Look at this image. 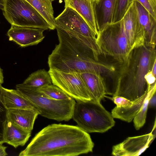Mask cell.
Returning a JSON list of instances; mask_svg holds the SVG:
<instances>
[{
	"mask_svg": "<svg viewBox=\"0 0 156 156\" xmlns=\"http://www.w3.org/2000/svg\"><path fill=\"white\" fill-rule=\"evenodd\" d=\"M90 135L77 126L52 124L36 134L19 156H76L92 152Z\"/></svg>",
	"mask_w": 156,
	"mask_h": 156,
	"instance_id": "7a4b0ae2",
	"label": "cell"
},
{
	"mask_svg": "<svg viewBox=\"0 0 156 156\" xmlns=\"http://www.w3.org/2000/svg\"><path fill=\"white\" fill-rule=\"evenodd\" d=\"M4 82V76L2 69L0 67V84H1Z\"/></svg>",
	"mask_w": 156,
	"mask_h": 156,
	"instance_id": "d6a6232c",
	"label": "cell"
},
{
	"mask_svg": "<svg viewBox=\"0 0 156 156\" xmlns=\"http://www.w3.org/2000/svg\"><path fill=\"white\" fill-rule=\"evenodd\" d=\"M16 89L39 111V115L58 121L72 119L76 101L73 98L58 100L50 98L38 91L36 88L17 84Z\"/></svg>",
	"mask_w": 156,
	"mask_h": 156,
	"instance_id": "5b68a950",
	"label": "cell"
},
{
	"mask_svg": "<svg viewBox=\"0 0 156 156\" xmlns=\"http://www.w3.org/2000/svg\"><path fill=\"white\" fill-rule=\"evenodd\" d=\"M139 21L144 32L145 44L155 48L156 39V20L139 2H133Z\"/></svg>",
	"mask_w": 156,
	"mask_h": 156,
	"instance_id": "4fadbf2b",
	"label": "cell"
},
{
	"mask_svg": "<svg viewBox=\"0 0 156 156\" xmlns=\"http://www.w3.org/2000/svg\"><path fill=\"white\" fill-rule=\"evenodd\" d=\"M96 41L101 54L111 56L121 63L126 60L132 51L125 33L123 19L99 31Z\"/></svg>",
	"mask_w": 156,
	"mask_h": 156,
	"instance_id": "8992f818",
	"label": "cell"
},
{
	"mask_svg": "<svg viewBox=\"0 0 156 156\" xmlns=\"http://www.w3.org/2000/svg\"><path fill=\"white\" fill-rule=\"evenodd\" d=\"M145 78L149 85H152L156 82L155 77L153 76L151 71L147 73L145 76Z\"/></svg>",
	"mask_w": 156,
	"mask_h": 156,
	"instance_id": "f1b7e54d",
	"label": "cell"
},
{
	"mask_svg": "<svg viewBox=\"0 0 156 156\" xmlns=\"http://www.w3.org/2000/svg\"><path fill=\"white\" fill-rule=\"evenodd\" d=\"M152 131L142 135L129 137L112 147V154L115 156H138L149 147L153 140Z\"/></svg>",
	"mask_w": 156,
	"mask_h": 156,
	"instance_id": "30bf717a",
	"label": "cell"
},
{
	"mask_svg": "<svg viewBox=\"0 0 156 156\" xmlns=\"http://www.w3.org/2000/svg\"><path fill=\"white\" fill-rule=\"evenodd\" d=\"M37 89L45 96L53 99L62 100L71 98L62 89L53 84L45 85Z\"/></svg>",
	"mask_w": 156,
	"mask_h": 156,
	"instance_id": "cb8c5ba5",
	"label": "cell"
},
{
	"mask_svg": "<svg viewBox=\"0 0 156 156\" xmlns=\"http://www.w3.org/2000/svg\"><path fill=\"white\" fill-rule=\"evenodd\" d=\"M54 0H51V2H52V1H53Z\"/></svg>",
	"mask_w": 156,
	"mask_h": 156,
	"instance_id": "e575fe53",
	"label": "cell"
},
{
	"mask_svg": "<svg viewBox=\"0 0 156 156\" xmlns=\"http://www.w3.org/2000/svg\"><path fill=\"white\" fill-rule=\"evenodd\" d=\"M30 4L44 17L54 30L55 25L54 11L51 0H26Z\"/></svg>",
	"mask_w": 156,
	"mask_h": 156,
	"instance_id": "44dd1931",
	"label": "cell"
},
{
	"mask_svg": "<svg viewBox=\"0 0 156 156\" xmlns=\"http://www.w3.org/2000/svg\"><path fill=\"white\" fill-rule=\"evenodd\" d=\"M59 43L48 57L49 69L65 72L100 74L115 70L111 64L99 62L101 54L96 39L79 35L55 26Z\"/></svg>",
	"mask_w": 156,
	"mask_h": 156,
	"instance_id": "6da1fadb",
	"label": "cell"
},
{
	"mask_svg": "<svg viewBox=\"0 0 156 156\" xmlns=\"http://www.w3.org/2000/svg\"><path fill=\"white\" fill-rule=\"evenodd\" d=\"M82 78L91 96V100L100 101L106 95V84L101 74L84 72Z\"/></svg>",
	"mask_w": 156,
	"mask_h": 156,
	"instance_id": "ac0fdd59",
	"label": "cell"
},
{
	"mask_svg": "<svg viewBox=\"0 0 156 156\" xmlns=\"http://www.w3.org/2000/svg\"><path fill=\"white\" fill-rule=\"evenodd\" d=\"M76 102L72 119L77 126L89 133L106 132L114 126L115 122L112 114L101 104L92 100Z\"/></svg>",
	"mask_w": 156,
	"mask_h": 156,
	"instance_id": "277c9868",
	"label": "cell"
},
{
	"mask_svg": "<svg viewBox=\"0 0 156 156\" xmlns=\"http://www.w3.org/2000/svg\"><path fill=\"white\" fill-rule=\"evenodd\" d=\"M52 83L76 101L91 100L90 93L80 73L49 69Z\"/></svg>",
	"mask_w": 156,
	"mask_h": 156,
	"instance_id": "ba28073f",
	"label": "cell"
},
{
	"mask_svg": "<svg viewBox=\"0 0 156 156\" xmlns=\"http://www.w3.org/2000/svg\"><path fill=\"white\" fill-rule=\"evenodd\" d=\"M148 92L133 101V104L130 106L123 107H115L112 110L113 117L128 122H131L140 110Z\"/></svg>",
	"mask_w": 156,
	"mask_h": 156,
	"instance_id": "ffe728a7",
	"label": "cell"
},
{
	"mask_svg": "<svg viewBox=\"0 0 156 156\" xmlns=\"http://www.w3.org/2000/svg\"><path fill=\"white\" fill-rule=\"evenodd\" d=\"M3 144L0 143V156H4L8 155L6 151L7 147L3 146Z\"/></svg>",
	"mask_w": 156,
	"mask_h": 156,
	"instance_id": "f546056e",
	"label": "cell"
},
{
	"mask_svg": "<svg viewBox=\"0 0 156 156\" xmlns=\"http://www.w3.org/2000/svg\"><path fill=\"white\" fill-rule=\"evenodd\" d=\"M116 0H94L93 8L98 31L113 23Z\"/></svg>",
	"mask_w": 156,
	"mask_h": 156,
	"instance_id": "5bb4252c",
	"label": "cell"
},
{
	"mask_svg": "<svg viewBox=\"0 0 156 156\" xmlns=\"http://www.w3.org/2000/svg\"><path fill=\"white\" fill-rule=\"evenodd\" d=\"M156 89L155 82L153 85L150 86L147 95L143 105L138 113L133 119L134 127L137 130L142 127L145 123L149 101L152 96L155 94Z\"/></svg>",
	"mask_w": 156,
	"mask_h": 156,
	"instance_id": "603a6c76",
	"label": "cell"
},
{
	"mask_svg": "<svg viewBox=\"0 0 156 156\" xmlns=\"http://www.w3.org/2000/svg\"><path fill=\"white\" fill-rule=\"evenodd\" d=\"M0 85H1V84H0Z\"/></svg>",
	"mask_w": 156,
	"mask_h": 156,
	"instance_id": "d590c367",
	"label": "cell"
},
{
	"mask_svg": "<svg viewBox=\"0 0 156 156\" xmlns=\"http://www.w3.org/2000/svg\"><path fill=\"white\" fill-rule=\"evenodd\" d=\"M45 29L12 25L7 34L9 40L22 47L37 44L43 41Z\"/></svg>",
	"mask_w": 156,
	"mask_h": 156,
	"instance_id": "7c38bea8",
	"label": "cell"
},
{
	"mask_svg": "<svg viewBox=\"0 0 156 156\" xmlns=\"http://www.w3.org/2000/svg\"><path fill=\"white\" fill-rule=\"evenodd\" d=\"M140 3L156 20V0H133Z\"/></svg>",
	"mask_w": 156,
	"mask_h": 156,
	"instance_id": "4316f807",
	"label": "cell"
},
{
	"mask_svg": "<svg viewBox=\"0 0 156 156\" xmlns=\"http://www.w3.org/2000/svg\"><path fill=\"white\" fill-rule=\"evenodd\" d=\"M7 120L8 109L1 101L0 98V143H5V126Z\"/></svg>",
	"mask_w": 156,
	"mask_h": 156,
	"instance_id": "484cf974",
	"label": "cell"
},
{
	"mask_svg": "<svg viewBox=\"0 0 156 156\" xmlns=\"http://www.w3.org/2000/svg\"><path fill=\"white\" fill-rule=\"evenodd\" d=\"M151 71L153 76L156 77V60H155L154 62V63L152 66Z\"/></svg>",
	"mask_w": 156,
	"mask_h": 156,
	"instance_id": "1f68e13d",
	"label": "cell"
},
{
	"mask_svg": "<svg viewBox=\"0 0 156 156\" xmlns=\"http://www.w3.org/2000/svg\"><path fill=\"white\" fill-rule=\"evenodd\" d=\"M148 105L151 107H154L156 105V95L154 94L150 99Z\"/></svg>",
	"mask_w": 156,
	"mask_h": 156,
	"instance_id": "4dcf8cb0",
	"label": "cell"
},
{
	"mask_svg": "<svg viewBox=\"0 0 156 156\" xmlns=\"http://www.w3.org/2000/svg\"><path fill=\"white\" fill-rule=\"evenodd\" d=\"M94 0H64L65 7H70L85 20L96 36L98 34L93 8Z\"/></svg>",
	"mask_w": 156,
	"mask_h": 156,
	"instance_id": "9a60e30c",
	"label": "cell"
},
{
	"mask_svg": "<svg viewBox=\"0 0 156 156\" xmlns=\"http://www.w3.org/2000/svg\"><path fill=\"white\" fill-rule=\"evenodd\" d=\"M155 60V48L144 44L133 49L121 63L114 85V96H120L133 101L147 93L150 85L145 76L151 71Z\"/></svg>",
	"mask_w": 156,
	"mask_h": 156,
	"instance_id": "3957f363",
	"label": "cell"
},
{
	"mask_svg": "<svg viewBox=\"0 0 156 156\" xmlns=\"http://www.w3.org/2000/svg\"><path fill=\"white\" fill-rule=\"evenodd\" d=\"M31 132L8 120L5 126V143L15 148L23 146L30 136Z\"/></svg>",
	"mask_w": 156,
	"mask_h": 156,
	"instance_id": "d6986e66",
	"label": "cell"
},
{
	"mask_svg": "<svg viewBox=\"0 0 156 156\" xmlns=\"http://www.w3.org/2000/svg\"><path fill=\"white\" fill-rule=\"evenodd\" d=\"M3 8V5L2 1H0V9L2 10Z\"/></svg>",
	"mask_w": 156,
	"mask_h": 156,
	"instance_id": "836d02e7",
	"label": "cell"
},
{
	"mask_svg": "<svg viewBox=\"0 0 156 156\" xmlns=\"http://www.w3.org/2000/svg\"><path fill=\"white\" fill-rule=\"evenodd\" d=\"M3 14L11 25L51 30L42 15L26 0H2Z\"/></svg>",
	"mask_w": 156,
	"mask_h": 156,
	"instance_id": "52a82bcc",
	"label": "cell"
},
{
	"mask_svg": "<svg viewBox=\"0 0 156 156\" xmlns=\"http://www.w3.org/2000/svg\"><path fill=\"white\" fill-rule=\"evenodd\" d=\"M122 19L125 33L131 50L144 44V33L140 25L133 2Z\"/></svg>",
	"mask_w": 156,
	"mask_h": 156,
	"instance_id": "8fae6325",
	"label": "cell"
},
{
	"mask_svg": "<svg viewBox=\"0 0 156 156\" xmlns=\"http://www.w3.org/2000/svg\"><path fill=\"white\" fill-rule=\"evenodd\" d=\"M39 114L38 109H8V120L19 126L31 132L35 121Z\"/></svg>",
	"mask_w": 156,
	"mask_h": 156,
	"instance_id": "e0dca14e",
	"label": "cell"
},
{
	"mask_svg": "<svg viewBox=\"0 0 156 156\" xmlns=\"http://www.w3.org/2000/svg\"><path fill=\"white\" fill-rule=\"evenodd\" d=\"M112 100L116 105V106L118 107L129 106L133 103V101H131L124 97L119 95L113 97Z\"/></svg>",
	"mask_w": 156,
	"mask_h": 156,
	"instance_id": "83f0119b",
	"label": "cell"
},
{
	"mask_svg": "<svg viewBox=\"0 0 156 156\" xmlns=\"http://www.w3.org/2000/svg\"><path fill=\"white\" fill-rule=\"evenodd\" d=\"M22 84L27 87L38 88L51 84L52 81L48 71L40 69L30 74Z\"/></svg>",
	"mask_w": 156,
	"mask_h": 156,
	"instance_id": "7402d4cb",
	"label": "cell"
},
{
	"mask_svg": "<svg viewBox=\"0 0 156 156\" xmlns=\"http://www.w3.org/2000/svg\"><path fill=\"white\" fill-rule=\"evenodd\" d=\"M133 0H116L113 23L122 20Z\"/></svg>",
	"mask_w": 156,
	"mask_h": 156,
	"instance_id": "d4e9b609",
	"label": "cell"
},
{
	"mask_svg": "<svg viewBox=\"0 0 156 156\" xmlns=\"http://www.w3.org/2000/svg\"><path fill=\"white\" fill-rule=\"evenodd\" d=\"M55 26L77 35L96 39V36L83 18L69 7L54 19Z\"/></svg>",
	"mask_w": 156,
	"mask_h": 156,
	"instance_id": "9c48e42d",
	"label": "cell"
},
{
	"mask_svg": "<svg viewBox=\"0 0 156 156\" xmlns=\"http://www.w3.org/2000/svg\"><path fill=\"white\" fill-rule=\"evenodd\" d=\"M0 100L7 109H37L28 99L16 90L9 89L0 86Z\"/></svg>",
	"mask_w": 156,
	"mask_h": 156,
	"instance_id": "2e32d148",
	"label": "cell"
}]
</instances>
